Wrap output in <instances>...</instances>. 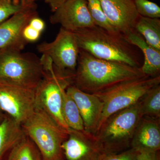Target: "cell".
<instances>
[{
	"mask_svg": "<svg viewBox=\"0 0 160 160\" xmlns=\"http://www.w3.org/2000/svg\"><path fill=\"white\" fill-rule=\"evenodd\" d=\"M146 76L141 67L101 59L80 49L72 85L85 92L95 94L126 81Z\"/></svg>",
	"mask_w": 160,
	"mask_h": 160,
	"instance_id": "6da1fadb",
	"label": "cell"
},
{
	"mask_svg": "<svg viewBox=\"0 0 160 160\" xmlns=\"http://www.w3.org/2000/svg\"><path fill=\"white\" fill-rule=\"evenodd\" d=\"M73 32L80 49L92 56L133 67H141L137 47L130 44L123 34L111 33L96 26Z\"/></svg>",
	"mask_w": 160,
	"mask_h": 160,
	"instance_id": "7a4b0ae2",
	"label": "cell"
},
{
	"mask_svg": "<svg viewBox=\"0 0 160 160\" xmlns=\"http://www.w3.org/2000/svg\"><path fill=\"white\" fill-rule=\"evenodd\" d=\"M22 126L37 147L42 160H65L62 145L69 131L59 126L46 112L36 107Z\"/></svg>",
	"mask_w": 160,
	"mask_h": 160,
	"instance_id": "3957f363",
	"label": "cell"
},
{
	"mask_svg": "<svg viewBox=\"0 0 160 160\" xmlns=\"http://www.w3.org/2000/svg\"><path fill=\"white\" fill-rule=\"evenodd\" d=\"M45 75L41 58L12 47L0 49V80L36 89Z\"/></svg>",
	"mask_w": 160,
	"mask_h": 160,
	"instance_id": "277c9868",
	"label": "cell"
},
{
	"mask_svg": "<svg viewBox=\"0 0 160 160\" xmlns=\"http://www.w3.org/2000/svg\"><path fill=\"white\" fill-rule=\"evenodd\" d=\"M143 117L140 101L112 115L95 134L106 154L130 148L132 137Z\"/></svg>",
	"mask_w": 160,
	"mask_h": 160,
	"instance_id": "5b68a950",
	"label": "cell"
},
{
	"mask_svg": "<svg viewBox=\"0 0 160 160\" xmlns=\"http://www.w3.org/2000/svg\"><path fill=\"white\" fill-rule=\"evenodd\" d=\"M160 75L155 77L146 76L126 81L106 91L94 94L104 104L98 129L109 116L136 104L147 92L160 85Z\"/></svg>",
	"mask_w": 160,
	"mask_h": 160,
	"instance_id": "8992f818",
	"label": "cell"
},
{
	"mask_svg": "<svg viewBox=\"0 0 160 160\" xmlns=\"http://www.w3.org/2000/svg\"><path fill=\"white\" fill-rule=\"evenodd\" d=\"M43 68L45 75L36 89V107L46 112L59 126L69 131L62 112V92L72 81L56 74L51 61L46 62Z\"/></svg>",
	"mask_w": 160,
	"mask_h": 160,
	"instance_id": "52a82bcc",
	"label": "cell"
},
{
	"mask_svg": "<svg viewBox=\"0 0 160 160\" xmlns=\"http://www.w3.org/2000/svg\"><path fill=\"white\" fill-rule=\"evenodd\" d=\"M37 50L50 58L56 74L72 82L80 50L73 32L61 27L53 41L39 44Z\"/></svg>",
	"mask_w": 160,
	"mask_h": 160,
	"instance_id": "ba28073f",
	"label": "cell"
},
{
	"mask_svg": "<svg viewBox=\"0 0 160 160\" xmlns=\"http://www.w3.org/2000/svg\"><path fill=\"white\" fill-rule=\"evenodd\" d=\"M35 91L0 80V108L22 124L35 109Z\"/></svg>",
	"mask_w": 160,
	"mask_h": 160,
	"instance_id": "9c48e42d",
	"label": "cell"
},
{
	"mask_svg": "<svg viewBox=\"0 0 160 160\" xmlns=\"http://www.w3.org/2000/svg\"><path fill=\"white\" fill-rule=\"evenodd\" d=\"M65 160H101L106 154L95 135L69 129L62 145Z\"/></svg>",
	"mask_w": 160,
	"mask_h": 160,
	"instance_id": "30bf717a",
	"label": "cell"
},
{
	"mask_svg": "<svg viewBox=\"0 0 160 160\" xmlns=\"http://www.w3.org/2000/svg\"><path fill=\"white\" fill-rule=\"evenodd\" d=\"M49 21L72 32L95 26L86 0H66L52 12Z\"/></svg>",
	"mask_w": 160,
	"mask_h": 160,
	"instance_id": "8fae6325",
	"label": "cell"
},
{
	"mask_svg": "<svg viewBox=\"0 0 160 160\" xmlns=\"http://www.w3.org/2000/svg\"><path fill=\"white\" fill-rule=\"evenodd\" d=\"M37 16L34 3L28 5L0 24V49L12 47L23 50L28 42L23 31L30 20Z\"/></svg>",
	"mask_w": 160,
	"mask_h": 160,
	"instance_id": "7c38bea8",
	"label": "cell"
},
{
	"mask_svg": "<svg viewBox=\"0 0 160 160\" xmlns=\"http://www.w3.org/2000/svg\"><path fill=\"white\" fill-rule=\"evenodd\" d=\"M109 23L123 35L134 30L140 17L134 0H100Z\"/></svg>",
	"mask_w": 160,
	"mask_h": 160,
	"instance_id": "4fadbf2b",
	"label": "cell"
},
{
	"mask_svg": "<svg viewBox=\"0 0 160 160\" xmlns=\"http://www.w3.org/2000/svg\"><path fill=\"white\" fill-rule=\"evenodd\" d=\"M66 92L77 106L85 130L95 134L102 119L103 102L95 95L85 92L72 85L66 88Z\"/></svg>",
	"mask_w": 160,
	"mask_h": 160,
	"instance_id": "5bb4252c",
	"label": "cell"
},
{
	"mask_svg": "<svg viewBox=\"0 0 160 160\" xmlns=\"http://www.w3.org/2000/svg\"><path fill=\"white\" fill-rule=\"evenodd\" d=\"M160 125V118L143 116L135 131L130 148L137 152L159 151Z\"/></svg>",
	"mask_w": 160,
	"mask_h": 160,
	"instance_id": "9a60e30c",
	"label": "cell"
},
{
	"mask_svg": "<svg viewBox=\"0 0 160 160\" xmlns=\"http://www.w3.org/2000/svg\"><path fill=\"white\" fill-rule=\"evenodd\" d=\"M125 36L130 44L137 47L144 55V63L141 69L144 74L149 77L159 75L160 51L146 42L142 37L134 30Z\"/></svg>",
	"mask_w": 160,
	"mask_h": 160,
	"instance_id": "2e32d148",
	"label": "cell"
},
{
	"mask_svg": "<svg viewBox=\"0 0 160 160\" xmlns=\"http://www.w3.org/2000/svg\"><path fill=\"white\" fill-rule=\"evenodd\" d=\"M26 135L22 124L6 114L0 123V160Z\"/></svg>",
	"mask_w": 160,
	"mask_h": 160,
	"instance_id": "e0dca14e",
	"label": "cell"
},
{
	"mask_svg": "<svg viewBox=\"0 0 160 160\" xmlns=\"http://www.w3.org/2000/svg\"><path fill=\"white\" fill-rule=\"evenodd\" d=\"M134 30L142 37L146 42L160 51V20L140 16Z\"/></svg>",
	"mask_w": 160,
	"mask_h": 160,
	"instance_id": "ac0fdd59",
	"label": "cell"
},
{
	"mask_svg": "<svg viewBox=\"0 0 160 160\" xmlns=\"http://www.w3.org/2000/svg\"><path fill=\"white\" fill-rule=\"evenodd\" d=\"M66 89L62 92V112L64 120L69 129L84 131V123L77 106L73 99L66 92Z\"/></svg>",
	"mask_w": 160,
	"mask_h": 160,
	"instance_id": "d6986e66",
	"label": "cell"
},
{
	"mask_svg": "<svg viewBox=\"0 0 160 160\" xmlns=\"http://www.w3.org/2000/svg\"><path fill=\"white\" fill-rule=\"evenodd\" d=\"M6 160H42L34 143L27 135L9 151Z\"/></svg>",
	"mask_w": 160,
	"mask_h": 160,
	"instance_id": "ffe728a7",
	"label": "cell"
},
{
	"mask_svg": "<svg viewBox=\"0 0 160 160\" xmlns=\"http://www.w3.org/2000/svg\"><path fill=\"white\" fill-rule=\"evenodd\" d=\"M140 103L143 116L160 118V85L147 92L140 100Z\"/></svg>",
	"mask_w": 160,
	"mask_h": 160,
	"instance_id": "44dd1931",
	"label": "cell"
},
{
	"mask_svg": "<svg viewBox=\"0 0 160 160\" xmlns=\"http://www.w3.org/2000/svg\"><path fill=\"white\" fill-rule=\"evenodd\" d=\"M89 13L95 25L114 34L118 32L110 23L104 13L100 0H86Z\"/></svg>",
	"mask_w": 160,
	"mask_h": 160,
	"instance_id": "7402d4cb",
	"label": "cell"
},
{
	"mask_svg": "<svg viewBox=\"0 0 160 160\" xmlns=\"http://www.w3.org/2000/svg\"><path fill=\"white\" fill-rule=\"evenodd\" d=\"M136 8L140 16L151 18H159L160 7L149 0H134Z\"/></svg>",
	"mask_w": 160,
	"mask_h": 160,
	"instance_id": "603a6c76",
	"label": "cell"
},
{
	"mask_svg": "<svg viewBox=\"0 0 160 160\" xmlns=\"http://www.w3.org/2000/svg\"><path fill=\"white\" fill-rule=\"evenodd\" d=\"M26 6L20 0H0V24Z\"/></svg>",
	"mask_w": 160,
	"mask_h": 160,
	"instance_id": "cb8c5ba5",
	"label": "cell"
},
{
	"mask_svg": "<svg viewBox=\"0 0 160 160\" xmlns=\"http://www.w3.org/2000/svg\"><path fill=\"white\" fill-rule=\"evenodd\" d=\"M101 160H138V152L130 148L118 153L106 154Z\"/></svg>",
	"mask_w": 160,
	"mask_h": 160,
	"instance_id": "d4e9b609",
	"label": "cell"
},
{
	"mask_svg": "<svg viewBox=\"0 0 160 160\" xmlns=\"http://www.w3.org/2000/svg\"><path fill=\"white\" fill-rule=\"evenodd\" d=\"M42 32L37 31L28 24L24 28L23 36L24 39L29 42H34L39 39Z\"/></svg>",
	"mask_w": 160,
	"mask_h": 160,
	"instance_id": "484cf974",
	"label": "cell"
},
{
	"mask_svg": "<svg viewBox=\"0 0 160 160\" xmlns=\"http://www.w3.org/2000/svg\"><path fill=\"white\" fill-rule=\"evenodd\" d=\"M138 160H160L159 151L138 152Z\"/></svg>",
	"mask_w": 160,
	"mask_h": 160,
	"instance_id": "4316f807",
	"label": "cell"
},
{
	"mask_svg": "<svg viewBox=\"0 0 160 160\" xmlns=\"http://www.w3.org/2000/svg\"><path fill=\"white\" fill-rule=\"evenodd\" d=\"M29 25L33 29L41 32L44 30L46 26L44 21L38 16L32 18L29 22Z\"/></svg>",
	"mask_w": 160,
	"mask_h": 160,
	"instance_id": "83f0119b",
	"label": "cell"
},
{
	"mask_svg": "<svg viewBox=\"0 0 160 160\" xmlns=\"http://www.w3.org/2000/svg\"><path fill=\"white\" fill-rule=\"evenodd\" d=\"M65 1L66 0H45V2L50 7L52 12Z\"/></svg>",
	"mask_w": 160,
	"mask_h": 160,
	"instance_id": "f1b7e54d",
	"label": "cell"
},
{
	"mask_svg": "<svg viewBox=\"0 0 160 160\" xmlns=\"http://www.w3.org/2000/svg\"><path fill=\"white\" fill-rule=\"evenodd\" d=\"M20 1L24 6H28V5L33 4L37 0H20Z\"/></svg>",
	"mask_w": 160,
	"mask_h": 160,
	"instance_id": "f546056e",
	"label": "cell"
},
{
	"mask_svg": "<svg viewBox=\"0 0 160 160\" xmlns=\"http://www.w3.org/2000/svg\"><path fill=\"white\" fill-rule=\"evenodd\" d=\"M6 113L0 108V123L2 122L6 116Z\"/></svg>",
	"mask_w": 160,
	"mask_h": 160,
	"instance_id": "4dcf8cb0",
	"label": "cell"
}]
</instances>
